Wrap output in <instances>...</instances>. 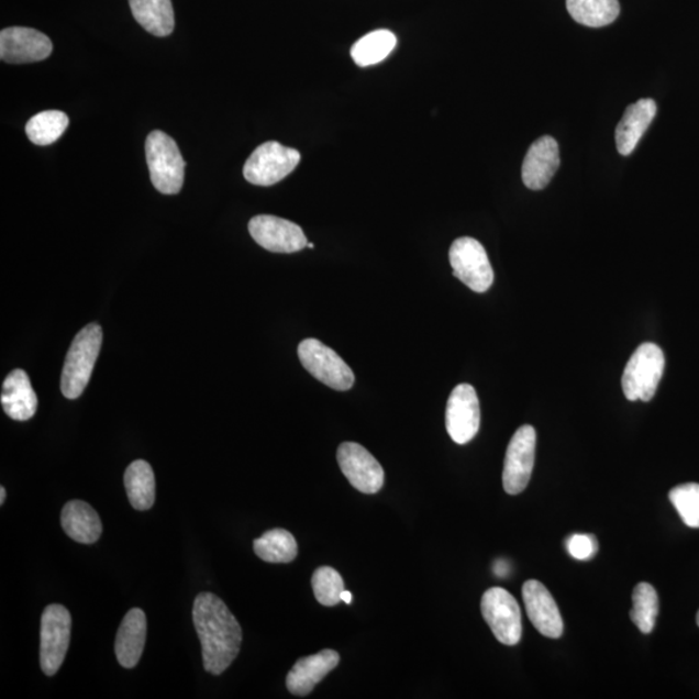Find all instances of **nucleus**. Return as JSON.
Masks as SVG:
<instances>
[{
  "label": "nucleus",
  "mask_w": 699,
  "mask_h": 699,
  "mask_svg": "<svg viewBox=\"0 0 699 699\" xmlns=\"http://www.w3.org/2000/svg\"><path fill=\"white\" fill-rule=\"evenodd\" d=\"M566 9L577 23L589 27L610 25L621 12L618 0H566Z\"/></svg>",
  "instance_id": "24"
},
{
  "label": "nucleus",
  "mask_w": 699,
  "mask_h": 699,
  "mask_svg": "<svg viewBox=\"0 0 699 699\" xmlns=\"http://www.w3.org/2000/svg\"><path fill=\"white\" fill-rule=\"evenodd\" d=\"M0 399L5 414L16 421L31 420L38 408V399L23 369H14L5 377Z\"/></svg>",
  "instance_id": "20"
},
{
  "label": "nucleus",
  "mask_w": 699,
  "mask_h": 699,
  "mask_svg": "<svg viewBox=\"0 0 699 699\" xmlns=\"http://www.w3.org/2000/svg\"><path fill=\"white\" fill-rule=\"evenodd\" d=\"M480 410L476 389L469 384L457 385L446 408L447 432L457 444L469 443L479 431Z\"/></svg>",
  "instance_id": "12"
},
{
  "label": "nucleus",
  "mask_w": 699,
  "mask_h": 699,
  "mask_svg": "<svg viewBox=\"0 0 699 699\" xmlns=\"http://www.w3.org/2000/svg\"><path fill=\"white\" fill-rule=\"evenodd\" d=\"M103 331L100 325L89 324L73 341L62 375V391L65 398L77 399L89 385L97 363Z\"/></svg>",
  "instance_id": "2"
},
{
  "label": "nucleus",
  "mask_w": 699,
  "mask_h": 699,
  "mask_svg": "<svg viewBox=\"0 0 699 699\" xmlns=\"http://www.w3.org/2000/svg\"><path fill=\"white\" fill-rule=\"evenodd\" d=\"M298 356L306 370L331 389L346 391L353 388L355 377L352 368L323 342L315 339L303 340L298 346Z\"/></svg>",
  "instance_id": "6"
},
{
  "label": "nucleus",
  "mask_w": 699,
  "mask_h": 699,
  "mask_svg": "<svg viewBox=\"0 0 699 699\" xmlns=\"http://www.w3.org/2000/svg\"><path fill=\"white\" fill-rule=\"evenodd\" d=\"M311 585L315 599L324 607L337 606L342 592L345 591L344 579L330 566L319 567L312 575Z\"/></svg>",
  "instance_id": "29"
},
{
  "label": "nucleus",
  "mask_w": 699,
  "mask_h": 699,
  "mask_svg": "<svg viewBox=\"0 0 699 699\" xmlns=\"http://www.w3.org/2000/svg\"><path fill=\"white\" fill-rule=\"evenodd\" d=\"M697 624H698V628H699V611H698V614H697Z\"/></svg>",
  "instance_id": "36"
},
{
  "label": "nucleus",
  "mask_w": 699,
  "mask_h": 699,
  "mask_svg": "<svg viewBox=\"0 0 699 699\" xmlns=\"http://www.w3.org/2000/svg\"><path fill=\"white\" fill-rule=\"evenodd\" d=\"M480 610L493 636L499 643L513 646L522 637V618L519 602L504 588L493 587L486 591Z\"/></svg>",
  "instance_id": "9"
},
{
  "label": "nucleus",
  "mask_w": 699,
  "mask_h": 699,
  "mask_svg": "<svg viewBox=\"0 0 699 699\" xmlns=\"http://www.w3.org/2000/svg\"><path fill=\"white\" fill-rule=\"evenodd\" d=\"M655 114H657V104L652 99H641L625 109L615 130L617 148L622 156H629L635 151Z\"/></svg>",
  "instance_id": "19"
},
{
  "label": "nucleus",
  "mask_w": 699,
  "mask_h": 699,
  "mask_svg": "<svg viewBox=\"0 0 699 699\" xmlns=\"http://www.w3.org/2000/svg\"><path fill=\"white\" fill-rule=\"evenodd\" d=\"M62 526L73 541L92 544L99 541L103 524L95 509L81 500H71L62 512Z\"/></svg>",
  "instance_id": "21"
},
{
  "label": "nucleus",
  "mask_w": 699,
  "mask_h": 699,
  "mask_svg": "<svg viewBox=\"0 0 699 699\" xmlns=\"http://www.w3.org/2000/svg\"><path fill=\"white\" fill-rule=\"evenodd\" d=\"M308 247H309V249H314V247H315V246H314V244L309 243V244H308Z\"/></svg>",
  "instance_id": "35"
},
{
  "label": "nucleus",
  "mask_w": 699,
  "mask_h": 699,
  "mask_svg": "<svg viewBox=\"0 0 699 699\" xmlns=\"http://www.w3.org/2000/svg\"><path fill=\"white\" fill-rule=\"evenodd\" d=\"M253 547L256 555L269 564H289L298 555L295 536L284 529L267 531L254 541Z\"/></svg>",
  "instance_id": "25"
},
{
  "label": "nucleus",
  "mask_w": 699,
  "mask_h": 699,
  "mask_svg": "<svg viewBox=\"0 0 699 699\" xmlns=\"http://www.w3.org/2000/svg\"><path fill=\"white\" fill-rule=\"evenodd\" d=\"M249 232L254 242L273 253H296L309 244L300 225L279 217H254Z\"/></svg>",
  "instance_id": "13"
},
{
  "label": "nucleus",
  "mask_w": 699,
  "mask_h": 699,
  "mask_svg": "<svg viewBox=\"0 0 699 699\" xmlns=\"http://www.w3.org/2000/svg\"><path fill=\"white\" fill-rule=\"evenodd\" d=\"M524 607L537 632L550 639H559L564 633L563 617L555 599L537 580H528L522 588Z\"/></svg>",
  "instance_id": "15"
},
{
  "label": "nucleus",
  "mask_w": 699,
  "mask_h": 699,
  "mask_svg": "<svg viewBox=\"0 0 699 699\" xmlns=\"http://www.w3.org/2000/svg\"><path fill=\"white\" fill-rule=\"evenodd\" d=\"M69 126L68 115L60 111H46L32 116L26 123V135L36 145H49L60 140Z\"/></svg>",
  "instance_id": "28"
},
{
  "label": "nucleus",
  "mask_w": 699,
  "mask_h": 699,
  "mask_svg": "<svg viewBox=\"0 0 699 699\" xmlns=\"http://www.w3.org/2000/svg\"><path fill=\"white\" fill-rule=\"evenodd\" d=\"M599 544L593 535H573L567 541V551L575 559L586 561L596 555Z\"/></svg>",
  "instance_id": "31"
},
{
  "label": "nucleus",
  "mask_w": 699,
  "mask_h": 699,
  "mask_svg": "<svg viewBox=\"0 0 699 699\" xmlns=\"http://www.w3.org/2000/svg\"><path fill=\"white\" fill-rule=\"evenodd\" d=\"M455 278L477 293H485L493 282V269L482 244L476 238L455 240L450 249Z\"/></svg>",
  "instance_id": "7"
},
{
  "label": "nucleus",
  "mask_w": 699,
  "mask_h": 699,
  "mask_svg": "<svg viewBox=\"0 0 699 699\" xmlns=\"http://www.w3.org/2000/svg\"><path fill=\"white\" fill-rule=\"evenodd\" d=\"M352 600H353L352 593H350L348 591L342 592L341 601H344L347 603V606H350V603H352Z\"/></svg>",
  "instance_id": "33"
},
{
  "label": "nucleus",
  "mask_w": 699,
  "mask_h": 699,
  "mask_svg": "<svg viewBox=\"0 0 699 699\" xmlns=\"http://www.w3.org/2000/svg\"><path fill=\"white\" fill-rule=\"evenodd\" d=\"M397 46V36L386 29L364 35L352 48L353 60L358 67H373L385 60Z\"/></svg>",
  "instance_id": "26"
},
{
  "label": "nucleus",
  "mask_w": 699,
  "mask_h": 699,
  "mask_svg": "<svg viewBox=\"0 0 699 699\" xmlns=\"http://www.w3.org/2000/svg\"><path fill=\"white\" fill-rule=\"evenodd\" d=\"M125 487L131 506L136 511H148L156 500V478L152 466L144 461L129 465Z\"/></svg>",
  "instance_id": "23"
},
{
  "label": "nucleus",
  "mask_w": 699,
  "mask_h": 699,
  "mask_svg": "<svg viewBox=\"0 0 699 699\" xmlns=\"http://www.w3.org/2000/svg\"><path fill=\"white\" fill-rule=\"evenodd\" d=\"M300 162L301 155L297 149L284 147L278 142H267L247 158L244 177L254 186H274L287 178Z\"/></svg>",
  "instance_id": "5"
},
{
  "label": "nucleus",
  "mask_w": 699,
  "mask_h": 699,
  "mask_svg": "<svg viewBox=\"0 0 699 699\" xmlns=\"http://www.w3.org/2000/svg\"><path fill=\"white\" fill-rule=\"evenodd\" d=\"M559 167L558 144L552 136L539 137L528 151L522 165L524 186L541 191L551 184Z\"/></svg>",
  "instance_id": "16"
},
{
  "label": "nucleus",
  "mask_w": 699,
  "mask_h": 699,
  "mask_svg": "<svg viewBox=\"0 0 699 699\" xmlns=\"http://www.w3.org/2000/svg\"><path fill=\"white\" fill-rule=\"evenodd\" d=\"M129 2L135 20L148 33L167 36L174 32L171 0H129Z\"/></svg>",
  "instance_id": "22"
},
{
  "label": "nucleus",
  "mask_w": 699,
  "mask_h": 699,
  "mask_svg": "<svg viewBox=\"0 0 699 699\" xmlns=\"http://www.w3.org/2000/svg\"><path fill=\"white\" fill-rule=\"evenodd\" d=\"M5 497H7L5 489L4 487H2V489H0V504L2 506L4 504Z\"/></svg>",
  "instance_id": "34"
},
{
  "label": "nucleus",
  "mask_w": 699,
  "mask_h": 699,
  "mask_svg": "<svg viewBox=\"0 0 699 699\" xmlns=\"http://www.w3.org/2000/svg\"><path fill=\"white\" fill-rule=\"evenodd\" d=\"M53 54V42L35 29L13 26L0 33V58L9 64L46 60Z\"/></svg>",
  "instance_id": "14"
},
{
  "label": "nucleus",
  "mask_w": 699,
  "mask_h": 699,
  "mask_svg": "<svg viewBox=\"0 0 699 699\" xmlns=\"http://www.w3.org/2000/svg\"><path fill=\"white\" fill-rule=\"evenodd\" d=\"M71 617L67 608L53 603L41 621V667L47 676L57 674L69 650Z\"/></svg>",
  "instance_id": "8"
},
{
  "label": "nucleus",
  "mask_w": 699,
  "mask_h": 699,
  "mask_svg": "<svg viewBox=\"0 0 699 699\" xmlns=\"http://www.w3.org/2000/svg\"><path fill=\"white\" fill-rule=\"evenodd\" d=\"M193 623L201 641L203 667L210 674H223L242 647V625L220 597L210 592L196 597Z\"/></svg>",
  "instance_id": "1"
},
{
  "label": "nucleus",
  "mask_w": 699,
  "mask_h": 699,
  "mask_svg": "<svg viewBox=\"0 0 699 699\" xmlns=\"http://www.w3.org/2000/svg\"><path fill=\"white\" fill-rule=\"evenodd\" d=\"M337 462L354 489L368 495L382 489L385 479L382 466L359 443H342L337 451Z\"/></svg>",
  "instance_id": "11"
},
{
  "label": "nucleus",
  "mask_w": 699,
  "mask_h": 699,
  "mask_svg": "<svg viewBox=\"0 0 699 699\" xmlns=\"http://www.w3.org/2000/svg\"><path fill=\"white\" fill-rule=\"evenodd\" d=\"M536 432L523 425L514 433L507 448L502 486L509 495H519L526 489L535 464Z\"/></svg>",
  "instance_id": "10"
},
{
  "label": "nucleus",
  "mask_w": 699,
  "mask_h": 699,
  "mask_svg": "<svg viewBox=\"0 0 699 699\" xmlns=\"http://www.w3.org/2000/svg\"><path fill=\"white\" fill-rule=\"evenodd\" d=\"M511 567H509L507 561L499 559L493 565V572L499 578H506Z\"/></svg>",
  "instance_id": "32"
},
{
  "label": "nucleus",
  "mask_w": 699,
  "mask_h": 699,
  "mask_svg": "<svg viewBox=\"0 0 699 699\" xmlns=\"http://www.w3.org/2000/svg\"><path fill=\"white\" fill-rule=\"evenodd\" d=\"M633 607L630 611L631 621L636 628L645 633H651L657 622L659 611V600L657 591L650 582H640L633 589Z\"/></svg>",
  "instance_id": "27"
},
{
  "label": "nucleus",
  "mask_w": 699,
  "mask_h": 699,
  "mask_svg": "<svg viewBox=\"0 0 699 699\" xmlns=\"http://www.w3.org/2000/svg\"><path fill=\"white\" fill-rule=\"evenodd\" d=\"M665 370V354L651 342L637 347L624 368L622 386L625 398L631 402H650L657 392Z\"/></svg>",
  "instance_id": "4"
},
{
  "label": "nucleus",
  "mask_w": 699,
  "mask_h": 699,
  "mask_svg": "<svg viewBox=\"0 0 699 699\" xmlns=\"http://www.w3.org/2000/svg\"><path fill=\"white\" fill-rule=\"evenodd\" d=\"M147 639V617L142 609H131L123 618L115 639V655L120 665L134 668L142 658Z\"/></svg>",
  "instance_id": "18"
},
{
  "label": "nucleus",
  "mask_w": 699,
  "mask_h": 699,
  "mask_svg": "<svg viewBox=\"0 0 699 699\" xmlns=\"http://www.w3.org/2000/svg\"><path fill=\"white\" fill-rule=\"evenodd\" d=\"M669 500H672L677 513L680 514L684 523L688 528L699 529V485L686 484L676 486L669 491Z\"/></svg>",
  "instance_id": "30"
},
{
  "label": "nucleus",
  "mask_w": 699,
  "mask_h": 699,
  "mask_svg": "<svg viewBox=\"0 0 699 699\" xmlns=\"http://www.w3.org/2000/svg\"><path fill=\"white\" fill-rule=\"evenodd\" d=\"M339 664L340 654L332 650L298 659L287 676V688L291 695L308 696Z\"/></svg>",
  "instance_id": "17"
},
{
  "label": "nucleus",
  "mask_w": 699,
  "mask_h": 699,
  "mask_svg": "<svg viewBox=\"0 0 699 699\" xmlns=\"http://www.w3.org/2000/svg\"><path fill=\"white\" fill-rule=\"evenodd\" d=\"M153 186L164 195H177L185 184L184 156L178 144L163 131H153L145 143Z\"/></svg>",
  "instance_id": "3"
}]
</instances>
